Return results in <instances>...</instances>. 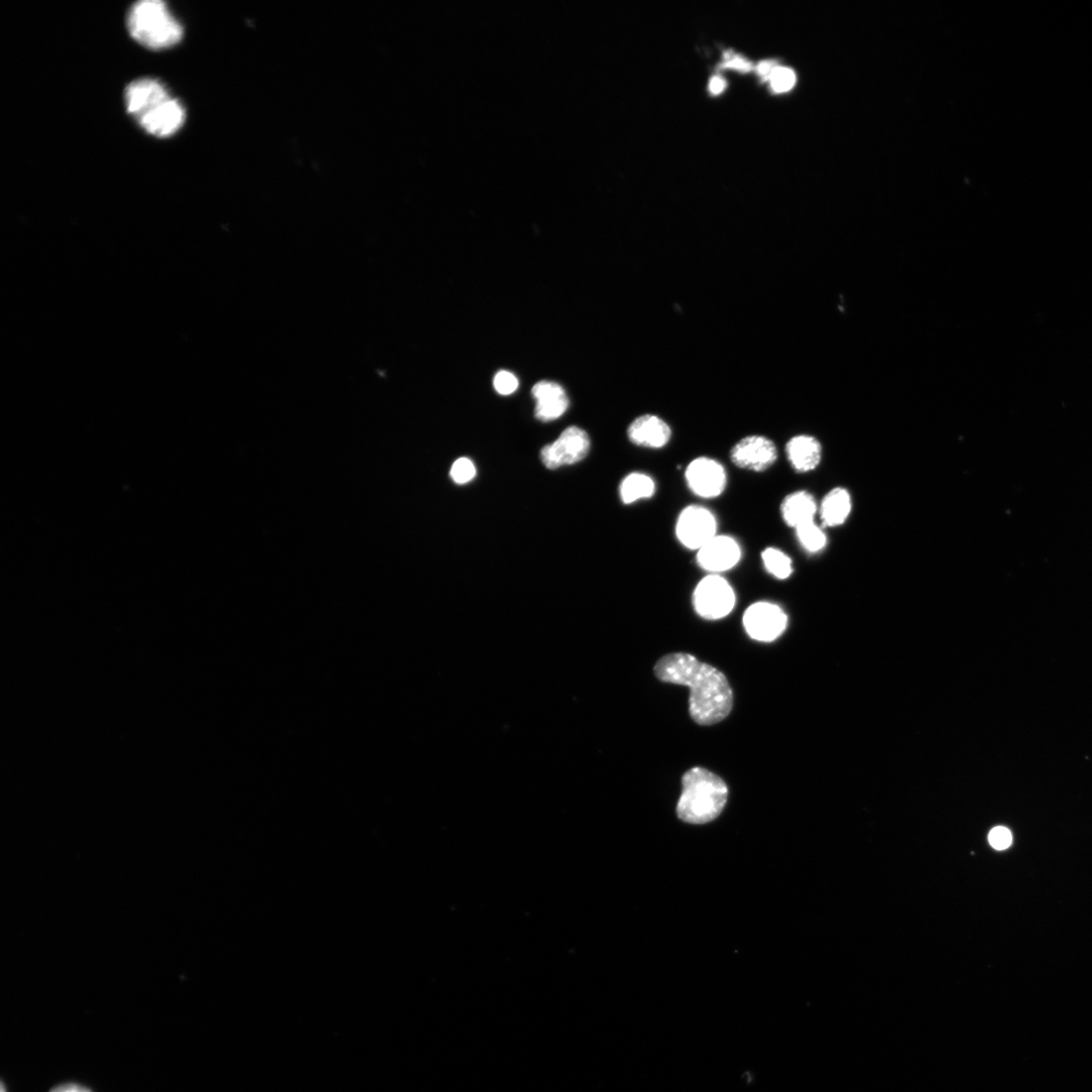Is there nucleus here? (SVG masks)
<instances>
[{
	"label": "nucleus",
	"instance_id": "f257e3e1",
	"mask_svg": "<svg viewBox=\"0 0 1092 1092\" xmlns=\"http://www.w3.org/2000/svg\"><path fill=\"white\" fill-rule=\"evenodd\" d=\"M654 674L661 682L690 688V715L700 725L716 724L733 709L734 694L726 677L691 654L677 652L662 656L654 666Z\"/></svg>",
	"mask_w": 1092,
	"mask_h": 1092
},
{
	"label": "nucleus",
	"instance_id": "f03ea898",
	"mask_svg": "<svg viewBox=\"0 0 1092 1092\" xmlns=\"http://www.w3.org/2000/svg\"><path fill=\"white\" fill-rule=\"evenodd\" d=\"M126 107L150 135L167 138L186 123V110L158 81L142 79L131 83L125 92Z\"/></svg>",
	"mask_w": 1092,
	"mask_h": 1092
},
{
	"label": "nucleus",
	"instance_id": "7ed1b4c3",
	"mask_svg": "<svg viewBox=\"0 0 1092 1092\" xmlns=\"http://www.w3.org/2000/svg\"><path fill=\"white\" fill-rule=\"evenodd\" d=\"M682 796L677 806L681 821L704 825L722 813L728 797L724 781L703 768H693L682 779Z\"/></svg>",
	"mask_w": 1092,
	"mask_h": 1092
},
{
	"label": "nucleus",
	"instance_id": "20e7f679",
	"mask_svg": "<svg viewBox=\"0 0 1092 1092\" xmlns=\"http://www.w3.org/2000/svg\"><path fill=\"white\" fill-rule=\"evenodd\" d=\"M127 25L133 39L152 50L175 46L184 29L160 0H142L129 12Z\"/></svg>",
	"mask_w": 1092,
	"mask_h": 1092
},
{
	"label": "nucleus",
	"instance_id": "39448f33",
	"mask_svg": "<svg viewBox=\"0 0 1092 1092\" xmlns=\"http://www.w3.org/2000/svg\"><path fill=\"white\" fill-rule=\"evenodd\" d=\"M736 593L720 575H708L696 586L693 606L699 616L707 620L721 619L730 614L736 605Z\"/></svg>",
	"mask_w": 1092,
	"mask_h": 1092
},
{
	"label": "nucleus",
	"instance_id": "423d86ee",
	"mask_svg": "<svg viewBox=\"0 0 1092 1092\" xmlns=\"http://www.w3.org/2000/svg\"><path fill=\"white\" fill-rule=\"evenodd\" d=\"M716 535L717 521L707 508L691 505L680 513L676 523V536L684 548L699 551Z\"/></svg>",
	"mask_w": 1092,
	"mask_h": 1092
},
{
	"label": "nucleus",
	"instance_id": "0eeeda50",
	"mask_svg": "<svg viewBox=\"0 0 1092 1092\" xmlns=\"http://www.w3.org/2000/svg\"><path fill=\"white\" fill-rule=\"evenodd\" d=\"M589 436L579 428L567 429L552 445L541 450L543 465L550 470L571 466L583 461L589 454Z\"/></svg>",
	"mask_w": 1092,
	"mask_h": 1092
},
{
	"label": "nucleus",
	"instance_id": "6e6552de",
	"mask_svg": "<svg viewBox=\"0 0 1092 1092\" xmlns=\"http://www.w3.org/2000/svg\"><path fill=\"white\" fill-rule=\"evenodd\" d=\"M685 479L690 491L703 499L719 497L727 485L724 467L707 457L692 461L686 469Z\"/></svg>",
	"mask_w": 1092,
	"mask_h": 1092
},
{
	"label": "nucleus",
	"instance_id": "1a4fd4ad",
	"mask_svg": "<svg viewBox=\"0 0 1092 1092\" xmlns=\"http://www.w3.org/2000/svg\"><path fill=\"white\" fill-rule=\"evenodd\" d=\"M730 457L732 463L742 470L763 473L775 465L778 451L770 439L750 436L734 446Z\"/></svg>",
	"mask_w": 1092,
	"mask_h": 1092
},
{
	"label": "nucleus",
	"instance_id": "9d476101",
	"mask_svg": "<svg viewBox=\"0 0 1092 1092\" xmlns=\"http://www.w3.org/2000/svg\"><path fill=\"white\" fill-rule=\"evenodd\" d=\"M787 615L776 604L757 602L744 614V626L748 634L759 641H773L786 629Z\"/></svg>",
	"mask_w": 1092,
	"mask_h": 1092
},
{
	"label": "nucleus",
	"instance_id": "9b49d317",
	"mask_svg": "<svg viewBox=\"0 0 1092 1092\" xmlns=\"http://www.w3.org/2000/svg\"><path fill=\"white\" fill-rule=\"evenodd\" d=\"M742 560V549L732 536L717 534L697 551V564L709 575L734 569Z\"/></svg>",
	"mask_w": 1092,
	"mask_h": 1092
},
{
	"label": "nucleus",
	"instance_id": "f8f14e48",
	"mask_svg": "<svg viewBox=\"0 0 1092 1092\" xmlns=\"http://www.w3.org/2000/svg\"><path fill=\"white\" fill-rule=\"evenodd\" d=\"M672 429L660 417L644 414L635 418L627 430L631 444L648 450H660L672 440Z\"/></svg>",
	"mask_w": 1092,
	"mask_h": 1092
},
{
	"label": "nucleus",
	"instance_id": "ddd939ff",
	"mask_svg": "<svg viewBox=\"0 0 1092 1092\" xmlns=\"http://www.w3.org/2000/svg\"><path fill=\"white\" fill-rule=\"evenodd\" d=\"M536 400L535 416L543 422L563 416L569 408V399L563 387L555 382L542 381L532 388Z\"/></svg>",
	"mask_w": 1092,
	"mask_h": 1092
},
{
	"label": "nucleus",
	"instance_id": "4468645a",
	"mask_svg": "<svg viewBox=\"0 0 1092 1092\" xmlns=\"http://www.w3.org/2000/svg\"><path fill=\"white\" fill-rule=\"evenodd\" d=\"M787 459L795 471L805 474L816 470L822 462L820 442L810 436L793 438L786 446Z\"/></svg>",
	"mask_w": 1092,
	"mask_h": 1092
},
{
	"label": "nucleus",
	"instance_id": "2eb2a0df",
	"mask_svg": "<svg viewBox=\"0 0 1092 1092\" xmlns=\"http://www.w3.org/2000/svg\"><path fill=\"white\" fill-rule=\"evenodd\" d=\"M819 511L814 496L806 491L788 495L782 502L780 512L784 522L793 528L815 521Z\"/></svg>",
	"mask_w": 1092,
	"mask_h": 1092
},
{
	"label": "nucleus",
	"instance_id": "dca6fc26",
	"mask_svg": "<svg viewBox=\"0 0 1092 1092\" xmlns=\"http://www.w3.org/2000/svg\"><path fill=\"white\" fill-rule=\"evenodd\" d=\"M819 510L825 526L837 527L844 524L852 511L850 493L843 488L832 490L823 500Z\"/></svg>",
	"mask_w": 1092,
	"mask_h": 1092
},
{
	"label": "nucleus",
	"instance_id": "f3484780",
	"mask_svg": "<svg viewBox=\"0 0 1092 1092\" xmlns=\"http://www.w3.org/2000/svg\"><path fill=\"white\" fill-rule=\"evenodd\" d=\"M656 486L651 477L634 472L626 476L619 486V496L623 504L630 505L640 500L653 497Z\"/></svg>",
	"mask_w": 1092,
	"mask_h": 1092
},
{
	"label": "nucleus",
	"instance_id": "a211bd4d",
	"mask_svg": "<svg viewBox=\"0 0 1092 1092\" xmlns=\"http://www.w3.org/2000/svg\"><path fill=\"white\" fill-rule=\"evenodd\" d=\"M763 565L771 576L778 580H786L794 573L792 558L777 548H767L762 553Z\"/></svg>",
	"mask_w": 1092,
	"mask_h": 1092
},
{
	"label": "nucleus",
	"instance_id": "6ab92c4d",
	"mask_svg": "<svg viewBox=\"0 0 1092 1092\" xmlns=\"http://www.w3.org/2000/svg\"><path fill=\"white\" fill-rule=\"evenodd\" d=\"M796 531L802 547L811 554H817L827 545V535L816 521L806 523L796 528Z\"/></svg>",
	"mask_w": 1092,
	"mask_h": 1092
},
{
	"label": "nucleus",
	"instance_id": "aec40b11",
	"mask_svg": "<svg viewBox=\"0 0 1092 1092\" xmlns=\"http://www.w3.org/2000/svg\"><path fill=\"white\" fill-rule=\"evenodd\" d=\"M769 82L775 93H786L796 86L797 76L791 69L777 67L770 76Z\"/></svg>",
	"mask_w": 1092,
	"mask_h": 1092
},
{
	"label": "nucleus",
	"instance_id": "412c9836",
	"mask_svg": "<svg viewBox=\"0 0 1092 1092\" xmlns=\"http://www.w3.org/2000/svg\"><path fill=\"white\" fill-rule=\"evenodd\" d=\"M477 470L473 462L467 458L459 459L452 467L451 477L455 483L464 485L476 477Z\"/></svg>",
	"mask_w": 1092,
	"mask_h": 1092
},
{
	"label": "nucleus",
	"instance_id": "4be33fe9",
	"mask_svg": "<svg viewBox=\"0 0 1092 1092\" xmlns=\"http://www.w3.org/2000/svg\"><path fill=\"white\" fill-rule=\"evenodd\" d=\"M518 379L510 372L501 371L495 376L494 388L500 395L509 396L518 389Z\"/></svg>",
	"mask_w": 1092,
	"mask_h": 1092
},
{
	"label": "nucleus",
	"instance_id": "5701e85b",
	"mask_svg": "<svg viewBox=\"0 0 1092 1092\" xmlns=\"http://www.w3.org/2000/svg\"><path fill=\"white\" fill-rule=\"evenodd\" d=\"M988 841L992 848L1002 851L1012 844V835L1006 828L996 827L989 833Z\"/></svg>",
	"mask_w": 1092,
	"mask_h": 1092
},
{
	"label": "nucleus",
	"instance_id": "b1692460",
	"mask_svg": "<svg viewBox=\"0 0 1092 1092\" xmlns=\"http://www.w3.org/2000/svg\"><path fill=\"white\" fill-rule=\"evenodd\" d=\"M723 68H725V69H734V70H737V71L742 72V73H749V72H751L753 70L752 65L749 62H747L746 59L741 58V57H734L731 60H728L723 66Z\"/></svg>",
	"mask_w": 1092,
	"mask_h": 1092
},
{
	"label": "nucleus",
	"instance_id": "393cba45",
	"mask_svg": "<svg viewBox=\"0 0 1092 1092\" xmlns=\"http://www.w3.org/2000/svg\"><path fill=\"white\" fill-rule=\"evenodd\" d=\"M50 1092H92L89 1088L76 1084L68 1083L54 1087Z\"/></svg>",
	"mask_w": 1092,
	"mask_h": 1092
},
{
	"label": "nucleus",
	"instance_id": "a878e982",
	"mask_svg": "<svg viewBox=\"0 0 1092 1092\" xmlns=\"http://www.w3.org/2000/svg\"><path fill=\"white\" fill-rule=\"evenodd\" d=\"M726 88L725 81L720 77H714L709 85V91L712 95H720Z\"/></svg>",
	"mask_w": 1092,
	"mask_h": 1092
},
{
	"label": "nucleus",
	"instance_id": "bb28decb",
	"mask_svg": "<svg viewBox=\"0 0 1092 1092\" xmlns=\"http://www.w3.org/2000/svg\"><path fill=\"white\" fill-rule=\"evenodd\" d=\"M776 65L772 62H764L758 66V74L766 80H769L773 71L776 69Z\"/></svg>",
	"mask_w": 1092,
	"mask_h": 1092
}]
</instances>
